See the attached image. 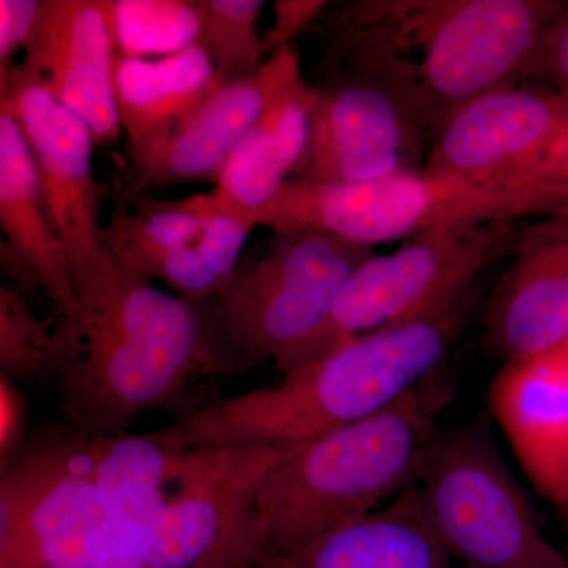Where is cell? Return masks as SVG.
<instances>
[{
    "mask_svg": "<svg viewBox=\"0 0 568 568\" xmlns=\"http://www.w3.org/2000/svg\"><path fill=\"white\" fill-rule=\"evenodd\" d=\"M568 2L358 0L327 17L324 69L376 71L417 103L433 140L466 104L525 80Z\"/></svg>",
    "mask_w": 568,
    "mask_h": 568,
    "instance_id": "cell-1",
    "label": "cell"
},
{
    "mask_svg": "<svg viewBox=\"0 0 568 568\" xmlns=\"http://www.w3.org/2000/svg\"><path fill=\"white\" fill-rule=\"evenodd\" d=\"M481 287L446 312L343 339L282 383L212 403L145 433L168 447L290 448L386 409L447 365Z\"/></svg>",
    "mask_w": 568,
    "mask_h": 568,
    "instance_id": "cell-2",
    "label": "cell"
},
{
    "mask_svg": "<svg viewBox=\"0 0 568 568\" xmlns=\"http://www.w3.org/2000/svg\"><path fill=\"white\" fill-rule=\"evenodd\" d=\"M108 507L145 568H261L257 499L286 448L91 437Z\"/></svg>",
    "mask_w": 568,
    "mask_h": 568,
    "instance_id": "cell-3",
    "label": "cell"
},
{
    "mask_svg": "<svg viewBox=\"0 0 568 568\" xmlns=\"http://www.w3.org/2000/svg\"><path fill=\"white\" fill-rule=\"evenodd\" d=\"M455 394L457 377L446 365L386 409L286 448L265 474L257 499L261 568L293 558L417 485L426 448Z\"/></svg>",
    "mask_w": 568,
    "mask_h": 568,
    "instance_id": "cell-4",
    "label": "cell"
},
{
    "mask_svg": "<svg viewBox=\"0 0 568 568\" xmlns=\"http://www.w3.org/2000/svg\"><path fill=\"white\" fill-rule=\"evenodd\" d=\"M82 354L61 383L69 428L95 439L125 435L142 414L171 407L207 372L192 302L106 260L77 287Z\"/></svg>",
    "mask_w": 568,
    "mask_h": 568,
    "instance_id": "cell-5",
    "label": "cell"
},
{
    "mask_svg": "<svg viewBox=\"0 0 568 568\" xmlns=\"http://www.w3.org/2000/svg\"><path fill=\"white\" fill-rule=\"evenodd\" d=\"M252 215L274 234L323 233L375 248L446 227L568 215V182L425 173L362 183L291 178Z\"/></svg>",
    "mask_w": 568,
    "mask_h": 568,
    "instance_id": "cell-6",
    "label": "cell"
},
{
    "mask_svg": "<svg viewBox=\"0 0 568 568\" xmlns=\"http://www.w3.org/2000/svg\"><path fill=\"white\" fill-rule=\"evenodd\" d=\"M375 254L331 234H275L222 290L193 304L209 375L278 365L327 321L351 276Z\"/></svg>",
    "mask_w": 568,
    "mask_h": 568,
    "instance_id": "cell-7",
    "label": "cell"
},
{
    "mask_svg": "<svg viewBox=\"0 0 568 568\" xmlns=\"http://www.w3.org/2000/svg\"><path fill=\"white\" fill-rule=\"evenodd\" d=\"M0 474V568H145L99 487L91 437H36Z\"/></svg>",
    "mask_w": 568,
    "mask_h": 568,
    "instance_id": "cell-8",
    "label": "cell"
},
{
    "mask_svg": "<svg viewBox=\"0 0 568 568\" xmlns=\"http://www.w3.org/2000/svg\"><path fill=\"white\" fill-rule=\"evenodd\" d=\"M448 555L466 568H568L487 420L439 428L417 478Z\"/></svg>",
    "mask_w": 568,
    "mask_h": 568,
    "instance_id": "cell-9",
    "label": "cell"
},
{
    "mask_svg": "<svg viewBox=\"0 0 568 568\" xmlns=\"http://www.w3.org/2000/svg\"><path fill=\"white\" fill-rule=\"evenodd\" d=\"M518 223L455 226L409 239L355 271L331 316L276 365L287 373L355 335L439 315L474 293L485 271L514 253Z\"/></svg>",
    "mask_w": 568,
    "mask_h": 568,
    "instance_id": "cell-10",
    "label": "cell"
},
{
    "mask_svg": "<svg viewBox=\"0 0 568 568\" xmlns=\"http://www.w3.org/2000/svg\"><path fill=\"white\" fill-rule=\"evenodd\" d=\"M433 144L417 103L392 78L338 69L316 85L308 140L294 179L376 182L422 173Z\"/></svg>",
    "mask_w": 568,
    "mask_h": 568,
    "instance_id": "cell-11",
    "label": "cell"
},
{
    "mask_svg": "<svg viewBox=\"0 0 568 568\" xmlns=\"http://www.w3.org/2000/svg\"><path fill=\"white\" fill-rule=\"evenodd\" d=\"M422 173L568 182V97L510 84L474 100L437 132Z\"/></svg>",
    "mask_w": 568,
    "mask_h": 568,
    "instance_id": "cell-12",
    "label": "cell"
},
{
    "mask_svg": "<svg viewBox=\"0 0 568 568\" xmlns=\"http://www.w3.org/2000/svg\"><path fill=\"white\" fill-rule=\"evenodd\" d=\"M2 80L3 112L17 121L39 164L48 211L65 246L74 290L106 260L102 196L93 179L91 126L36 82L14 73Z\"/></svg>",
    "mask_w": 568,
    "mask_h": 568,
    "instance_id": "cell-13",
    "label": "cell"
},
{
    "mask_svg": "<svg viewBox=\"0 0 568 568\" xmlns=\"http://www.w3.org/2000/svg\"><path fill=\"white\" fill-rule=\"evenodd\" d=\"M24 52V62L7 73L36 82L80 115L97 145L118 140L122 126L112 89L115 41L108 2L40 0Z\"/></svg>",
    "mask_w": 568,
    "mask_h": 568,
    "instance_id": "cell-14",
    "label": "cell"
},
{
    "mask_svg": "<svg viewBox=\"0 0 568 568\" xmlns=\"http://www.w3.org/2000/svg\"><path fill=\"white\" fill-rule=\"evenodd\" d=\"M301 78V59L286 44L252 77L222 85L189 118L132 152L133 192L215 178L265 108Z\"/></svg>",
    "mask_w": 568,
    "mask_h": 568,
    "instance_id": "cell-15",
    "label": "cell"
},
{
    "mask_svg": "<svg viewBox=\"0 0 568 568\" xmlns=\"http://www.w3.org/2000/svg\"><path fill=\"white\" fill-rule=\"evenodd\" d=\"M485 345L503 361L568 342V215L521 224L511 263L481 310Z\"/></svg>",
    "mask_w": 568,
    "mask_h": 568,
    "instance_id": "cell-16",
    "label": "cell"
},
{
    "mask_svg": "<svg viewBox=\"0 0 568 568\" xmlns=\"http://www.w3.org/2000/svg\"><path fill=\"white\" fill-rule=\"evenodd\" d=\"M487 406L537 495L568 523V342L504 361Z\"/></svg>",
    "mask_w": 568,
    "mask_h": 568,
    "instance_id": "cell-17",
    "label": "cell"
},
{
    "mask_svg": "<svg viewBox=\"0 0 568 568\" xmlns=\"http://www.w3.org/2000/svg\"><path fill=\"white\" fill-rule=\"evenodd\" d=\"M0 226L63 324L82 334L69 257L48 211L39 164L17 121L0 111Z\"/></svg>",
    "mask_w": 568,
    "mask_h": 568,
    "instance_id": "cell-18",
    "label": "cell"
},
{
    "mask_svg": "<svg viewBox=\"0 0 568 568\" xmlns=\"http://www.w3.org/2000/svg\"><path fill=\"white\" fill-rule=\"evenodd\" d=\"M272 568H457L418 485L390 506L339 526Z\"/></svg>",
    "mask_w": 568,
    "mask_h": 568,
    "instance_id": "cell-19",
    "label": "cell"
},
{
    "mask_svg": "<svg viewBox=\"0 0 568 568\" xmlns=\"http://www.w3.org/2000/svg\"><path fill=\"white\" fill-rule=\"evenodd\" d=\"M222 88L200 43L159 59L115 54V108L132 152L193 114Z\"/></svg>",
    "mask_w": 568,
    "mask_h": 568,
    "instance_id": "cell-20",
    "label": "cell"
},
{
    "mask_svg": "<svg viewBox=\"0 0 568 568\" xmlns=\"http://www.w3.org/2000/svg\"><path fill=\"white\" fill-rule=\"evenodd\" d=\"M315 100L316 85L304 78L284 89L239 142L213 190L246 212L263 207L304 156Z\"/></svg>",
    "mask_w": 568,
    "mask_h": 568,
    "instance_id": "cell-21",
    "label": "cell"
},
{
    "mask_svg": "<svg viewBox=\"0 0 568 568\" xmlns=\"http://www.w3.org/2000/svg\"><path fill=\"white\" fill-rule=\"evenodd\" d=\"M227 207H237L212 190L179 201H142L136 212L118 209L104 226V246L112 260L152 280L171 252L189 244L205 220Z\"/></svg>",
    "mask_w": 568,
    "mask_h": 568,
    "instance_id": "cell-22",
    "label": "cell"
},
{
    "mask_svg": "<svg viewBox=\"0 0 568 568\" xmlns=\"http://www.w3.org/2000/svg\"><path fill=\"white\" fill-rule=\"evenodd\" d=\"M82 334L61 323L52 331L17 291L0 287V375L18 381L59 377L80 362Z\"/></svg>",
    "mask_w": 568,
    "mask_h": 568,
    "instance_id": "cell-23",
    "label": "cell"
},
{
    "mask_svg": "<svg viewBox=\"0 0 568 568\" xmlns=\"http://www.w3.org/2000/svg\"><path fill=\"white\" fill-rule=\"evenodd\" d=\"M115 54L144 58L170 55L197 43L205 2L122 0L108 2Z\"/></svg>",
    "mask_w": 568,
    "mask_h": 568,
    "instance_id": "cell-24",
    "label": "cell"
},
{
    "mask_svg": "<svg viewBox=\"0 0 568 568\" xmlns=\"http://www.w3.org/2000/svg\"><path fill=\"white\" fill-rule=\"evenodd\" d=\"M263 0H205L197 43L207 52L220 84L245 80L264 65L263 37L257 32Z\"/></svg>",
    "mask_w": 568,
    "mask_h": 568,
    "instance_id": "cell-25",
    "label": "cell"
},
{
    "mask_svg": "<svg viewBox=\"0 0 568 568\" xmlns=\"http://www.w3.org/2000/svg\"><path fill=\"white\" fill-rule=\"evenodd\" d=\"M37 0H0V74L11 70V59L24 50L39 14Z\"/></svg>",
    "mask_w": 568,
    "mask_h": 568,
    "instance_id": "cell-26",
    "label": "cell"
},
{
    "mask_svg": "<svg viewBox=\"0 0 568 568\" xmlns=\"http://www.w3.org/2000/svg\"><path fill=\"white\" fill-rule=\"evenodd\" d=\"M26 402L9 376L0 375V469H3L24 444Z\"/></svg>",
    "mask_w": 568,
    "mask_h": 568,
    "instance_id": "cell-27",
    "label": "cell"
},
{
    "mask_svg": "<svg viewBox=\"0 0 568 568\" xmlns=\"http://www.w3.org/2000/svg\"><path fill=\"white\" fill-rule=\"evenodd\" d=\"M327 6L331 3L323 2V0H278L275 2L274 26L263 37L265 55H272L280 48L290 44V40L295 33L320 18Z\"/></svg>",
    "mask_w": 568,
    "mask_h": 568,
    "instance_id": "cell-28",
    "label": "cell"
},
{
    "mask_svg": "<svg viewBox=\"0 0 568 568\" xmlns=\"http://www.w3.org/2000/svg\"><path fill=\"white\" fill-rule=\"evenodd\" d=\"M549 78L568 97V7L549 29L525 78Z\"/></svg>",
    "mask_w": 568,
    "mask_h": 568,
    "instance_id": "cell-29",
    "label": "cell"
}]
</instances>
